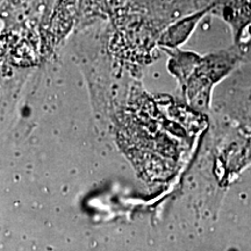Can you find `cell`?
Instances as JSON below:
<instances>
[{
  "mask_svg": "<svg viewBox=\"0 0 251 251\" xmlns=\"http://www.w3.org/2000/svg\"><path fill=\"white\" fill-rule=\"evenodd\" d=\"M241 59L236 49L214 52L201 58L196 71L184 85L191 102L199 109L208 108L213 86L227 77Z\"/></svg>",
  "mask_w": 251,
  "mask_h": 251,
  "instance_id": "6da1fadb",
  "label": "cell"
},
{
  "mask_svg": "<svg viewBox=\"0 0 251 251\" xmlns=\"http://www.w3.org/2000/svg\"><path fill=\"white\" fill-rule=\"evenodd\" d=\"M212 7H214V5L208 8L201 9V11H198L191 15H187V17L175 23L163 34V36L161 37V45L169 47V48H177V47L183 45L185 41L190 37L197 24L201 20L202 17H205L206 13H208Z\"/></svg>",
  "mask_w": 251,
  "mask_h": 251,
  "instance_id": "7a4b0ae2",
  "label": "cell"
},
{
  "mask_svg": "<svg viewBox=\"0 0 251 251\" xmlns=\"http://www.w3.org/2000/svg\"><path fill=\"white\" fill-rule=\"evenodd\" d=\"M201 58L202 57L193 54V52L176 50L175 54L171 55L169 68L172 74L185 85L188 78L192 76L198 65L200 64Z\"/></svg>",
  "mask_w": 251,
  "mask_h": 251,
  "instance_id": "3957f363",
  "label": "cell"
}]
</instances>
